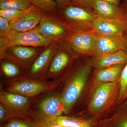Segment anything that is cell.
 Returning a JSON list of instances; mask_svg holds the SVG:
<instances>
[{
	"label": "cell",
	"instance_id": "cell-36",
	"mask_svg": "<svg viewBox=\"0 0 127 127\" xmlns=\"http://www.w3.org/2000/svg\"><path fill=\"white\" fill-rule=\"evenodd\" d=\"M124 1H127V0H124Z\"/></svg>",
	"mask_w": 127,
	"mask_h": 127
},
{
	"label": "cell",
	"instance_id": "cell-4",
	"mask_svg": "<svg viewBox=\"0 0 127 127\" xmlns=\"http://www.w3.org/2000/svg\"><path fill=\"white\" fill-rule=\"evenodd\" d=\"M36 28L44 37L59 43L64 41L73 33L61 19L58 12L50 13L43 11L40 22Z\"/></svg>",
	"mask_w": 127,
	"mask_h": 127
},
{
	"label": "cell",
	"instance_id": "cell-16",
	"mask_svg": "<svg viewBox=\"0 0 127 127\" xmlns=\"http://www.w3.org/2000/svg\"><path fill=\"white\" fill-rule=\"evenodd\" d=\"M40 109L43 120L56 118L64 112L61 98L55 96L48 97L42 101Z\"/></svg>",
	"mask_w": 127,
	"mask_h": 127
},
{
	"label": "cell",
	"instance_id": "cell-24",
	"mask_svg": "<svg viewBox=\"0 0 127 127\" xmlns=\"http://www.w3.org/2000/svg\"><path fill=\"white\" fill-rule=\"evenodd\" d=\"M1 68L3 73L8 77L15 76L20 73L16 64L7 60L2 63Z\"/></svg>",
	"mask_w": 127,
	"mask_h": 127
},
{
	"label": "cell",
	"instance_id": "cell-14",
	"mask_svg": "<svg viewBox=\"0 0 127 127\" xmlns=\"http://www.w3.org/2000/svg\"><path fill=\"white\" fill-rule=\"evenodd\" d=\"M92 66L94 68H104L120 64L126 63L127 53L123 50L103 55L93 56L91 58Z\"/></svg>",
	"mask_w": 127,
	"mask_h": 127
},
{
	"label": "cell",
	"instance_id": "cell-32",
	"mask_svg": "<svg viewBox=\"0 0 127 127\" xmlns=\"http://www.w3.org/2000/svg\"><path fill=\"white\" fill-rule=\"evenodd\" d=\"M9 116L4 107L1 104L0 106V120L1 122L5 120Z\"/></svg>",
	"mask_w": 127,
	"mask_h": 127
},
{
	"label": "cell",
	"instance_id": "cell-7",
	"mask_svg": "<svg viewBox=\"0 0 127 127\" xmlns=\"http://www.w3.org/2000/svg\"><path fill=\"white\" fill-rule=\"evenodd\" d=\"M45 47L23 46L10 47L5 52L3 59H6L24 67L32 62L33 63Z\"/></svg>",
	"mask_w": 127,
	"mask_h": 127
},
{
	"label": "cell",
	"instance_id": "cell-15",
	"mask_svg": "<svg viewBox=\"0 0 127 127\" xmlns=\"http://www.w3.org/2000/svg\"><path fill=\"white\" fill-rule=\"evenodd\" d=\"M94 13L99 17L109 19H124L122 5L113 4L102 0H96Z\"/></svg>",
	"mask_w": 127,
	"mask_h": 127
},
{
	"label": "cell",
	"instance_id": "cell-35",
	"mask_svg": "<svg viewBox=\"0 0 127 127\" xmlns=\"http://www.w3.org/2000/svg\"><path fill=\"white\" fill-rule=\"evenodd\" d=\"M104 1H106L111 4H113L118 5H120V0H102Z\"/></svg>",
	"mask_w": 127,
	"mask_h": 127
},
{
	"label": "cell",
	"instance_id": "cell-10",
	"mask_svg": "<svg viewBox=\"0 0 127 127\" xmlns=\"http://www.w3.org/2000/svg\"><path fill=\"white\" fill-rule=\"evenodd\" d=\"M117 105L109 114L96 120L95 127H127V99Z\"/></svg>",
	"mask_w": 127,
	"mask_h": 127
},
{
	"label": "cell",
	"instance_id": "cell-19",
	"mask_svg": "<svg viewBox=\"0 0 127 127\" xmlns=\"http://www.w3.org/2000/svg\"><path fill=\"white\" fill-rule=\"evenodd\" d=\"M0 100L2 103L9 108L14 110L24 109L29 103V99L26 96L5 92L1 93Z\"/></svg>",
	"mask_w": 127,
	"mask_h": 127
},
{
	"label": "cell",
	"instance_id": "cell-29",
	"mask_svg": "<svg viewBox=\"0 0 127 127\" xmlns=\"http://www.w3.org/2000/svg\"><path fill=\"white\" fill-rule=\"evenodd\" d=\"M5 127H35L33 124L20 121H13L10 122Z\"/></svg>",
	"mask_w": 127,
	"mask_h": 127
},
{
	"label": "cell",
	"instance_id": "cell-6",
	"mask_svg": "<svg viewBox=\"0 0 127 127\" xmlns=\"http://www.w3.org/2000/svg\"><path fill=\"white\" fill-rule=\"evenodd\" d=\"M93 31L96 35L123 40L124 35L127 32V21L125 19H107L97 16Z\"/></svg>",
	"mask_w": 127,
	"mask_h": 127
},
{
	"label": "cell",
	"instance_id": "cell-5",
	"mask_svg": "<svg viewBox=\"0 0 127 127\" xmlns=\"http://www.w3.org/2000/svg\"><path fill=\"white\" fill-rule=\"evenodd\" d=\"M95 32L93 30L73 32L64 41L78 56L94 55Z\"/></svg>",
	"mask_w": 127,
	"mask_h": 127
},
{
	"label": "cell",
	"instance_id": "cell-27",
	"mask_svg": "<svg viewBox=\"0 0 127 127\" xmlns=\"http://www.w3.org/2000/svg\"><path fill=\"white\" fill-rule=\"evenodd\" d=\"M95 0H71L70 4L93 11Z\"/></svg>",
	"mask_w": 127,
	"mask_h": 127
},
{
	"label": "cell",
	"instance_id": "cell-11",
	"mask_svg": "<svg viewBox=\"0 0 127 127\" xmlns=\"http://www.w3.org/2000/svg\"><path fill=\"white\" fill-rule=\"evenodd\" d=\"M78 57L64 41L59 43V47L53 57L48 70L49 74L59 73L68 65L72 60Z\"/></svg>",
	"mask_w": 127,
	"mask_h": 127
},
{
	"label": "cell",
	"instance_id": "cell-12",
	"mask_svg": "<svg viewBox=\"0 0 127 127\" xmlns=\"http://www.w3.org/2000/svg\"><path fill=\"white\" fill-rule=\"evenodd\" d=\"M59 43L54 42L45 48L31 66L30 70L31 75H37L48 71L53 58L58 49Z\"/></svg>",
	"mask_w": 127,
	"mask_h": 127
},
{
	"label": "cell",
	"instance_id": "cell-17",
	"mask_svg": "<svg viewBox=\"0 0 127 127\" xmlns=\"http://www.w3.org/2000/svg\"><path fill=\"white\" fill-rule=\"evenodd\" d=\"M126 63L120 64L104 68H95L93 79L103 82H112L119 79Z\"/></svg>",
	"mask_w": 127,
	"mask_h": 127
},
{
	"label": "cell",
	"instance_id": "cell-25",
	"mask_svg": "<svg viewBox=\"0 0 127 127\" xmlns=\"http://www.w3.org/2000/svg\"><path fill=\"white\" fill-rule=\"evenodd\" d=\"M25 11L12 8L0 9V17L4 18L10 22L21 16Z\"/></svg>",
	"mask_w": 127,
	"mask_h": 127
},
{
	"label": "cell",
	"instance_id": "cell-18",
	"mask_svg": "<svg viewBox=\"0 0 127 127\" xmlns=\"http://www.w3.org/2000/svg\"><path fill=\"white\" fill-rule=\"evenodd\" d=\"M47 85L42 83L24 82L16 83L9 88L10 92L26 96H31L39 94L48 88Z\"/></svg>",
	"mask_w": 127,
	"mask_h": 127
},
{
	"label": "cell",
	"instance_id": "cell-3",
	"mask_svg": "<svg viewBox=\"0 0 127 127\" xmlns=\"http://www.w3.org/2000/svg\"><path fill=\"white\" fill-rule=\"evenodd\" d=\"M58 12L61 19L73 32L93 30L97 17L92 11L71 4Z\"/></svg>",
	"mask_w": 127,
	"mask_h": 127
},
{
	"label": "cell",
	"instance_id": "cell-8",
	"mask_svg": "<svg viewBox=\"0 0 127 127\" xmlns=\"http://www.w3.org/2000/svg\"><path fill=\"white\" fill-rule=\"evenodd\" d=\"M9 47L15 46H23L34 47H45L54 42L43 36L36 28L24 32L12 31L8 37Z\"/></svg>",
	"mask_w": 127,
	"mask_h": 127
},
{
	"label": "cell",
	"instance_id": "cell-13",
	"mask_svg": "<svg viewBox=\"0 0 127 127\" xmlns=\"http://www.w3.org/2000/svg\"><path fill=\"white\" fill-rule=\"evenodd\" d=\"M94 47V54L93 56L108 54L119 50H124L123 40L99 35L95 33Z\"/></svg>",
	"mask_w": 127,
	"mask_h": 127
},
{
	"label": "cell",
	"instance_id": "cell-30",
	"mask_svg": "<svg viewBox=\"0 0 127 127\" xmlns=\"http://www.w3.org/2000/svg\"><path fill=\"white\" fill-rule=\"evenodd\" d=\"M36 127H62L58 124L55 119L49 120H43Z\"/></svg>",
	"mask_w": 127,
	"mask_h": 127
},
{
	"label": "cell",
	"instance_id": "cell-31",
	"mask_svg": "<svg viewBox=\"0 0 127 127\" xmlns=\"http://www.w3.org/2000/svg\"><path fill=\"white\" fill-rule=\"evenodd\" d=\"M71 0H55L57 5L58 11H60L71 4Z\"/></svg>",
	"mask_w": 127,
	"mask_h": 127
},
{
	"label": "cell",
	"instance_id": "cell-34",
	"mask_svg": "<svg viewBox=\"0 0 127 127\" xmlns=\"http://www.w3.org/2000/svg\"><path fill=\"white\" fill-rule=\"evenodd\" d=\"M124 14V19L127 21V1H124L123 4L122 5Z\"/></svg>",
	"mask_w": 127,
	"mask_h": 127
},
{
	"label": "cell",
	"instance_id": "cell-21",
	"mask_svg": "<svg viewBox=\"0 0 127 127\" xmlns=\"http://www.w3.org/2000/svg\"><path fill=\"white\" fill-rule=\"evenodd\" d=\"M32 5L30 0H0V9L12 8L26 10Z\"/></svg>",
	"mask_w": 127,
	"mask_h": 127
},
{
	"label": "cell",
	"instance_id": "cell-23",
	"mask_svg": "<svg viewBox=\"0 0 127 127\" xmlns=\"http://www.w3.org/2000/svg\"><path fill=\"white\" fill-rule=\"evenodd\" d=\"M32 4L43 11L50 13L58 12L56 2L53 0H30Z\"/></svg>",
	"mask_w": 127,
	"mask_h": 127
},
{
	"label": "cell",
	"instance_id": "cell-1",
	"mask_svg": "<svg viewBox=\"0 0 127 127\" xmlns=\"http://www.w3.org/2000/svg\"><path fill=\"white\" fill-rule=\"evenodd\" d=\"M119 88V80L103 82L93 79L88 103L89 114L99 119L111 112L117 105Z\"/></svg>",
	"mask_w": 127,
	"mask_h": 127
},
{
	"label": "cell",
	"instance_id": "cell-26",
	"mask_svg": "<svg viewBox=\"0 0 127 127\" xmlns=\"http://www.w3.org/2000/svg\"><path fill=\"white\" fill-rule=\"evenodd\" d=\"M12 31L9 22L4 18L0 17V37L8 38Z\"/></svg>",
	"mask_w": 127,
	"mask_h": 127
},
{
	"label": "cell",
	"instance_id": "cell-9",
	"mask_svg": "<svg viewBox=\"0 0 127 127\" xmlns=\"http://www.w3.org/2000/svg\"><path fill=\"white\" fill-rule=\"evenodd\" d=\"M43 11L32 5L21 16L9 22L12 31L24 32L35 28L40 22Z\"/></svg>",
	"mask_w": 127,
	"mask_h": 127
},
{
	"label": "cell",
	"instance_id": "cell-33",
	"mask_svg": "<svg viewBox=\"0 0 127 127\" xmlns=\"http://www.w3.org/2000/svg\"><path fill=\"white\" fill-rule=\"evenodd\" d=\"M123 42L124 50L127 53V32H125L123 36Z\"/></svg>",
	"mask_w": 127,
	"mask_h": 127
},
{
	"label": "cell",
	"instance_id": "cell-20",
	"mask_svg": "<svg viewBox=\"0 0 127 127\" xmlns=\"http://www.w3.org/2000/svg\"><path fill=\"white\" fill-rule=\"evenodd\" d=\"M54 119L62 127H95L96 121L67 116H60Z\"/></svg>",
	"mask_w": 127,
	"mask_h": 127
},
{
	"label": "cell",
	"instance_id": "cell-2",
	"mask_svg": "<svg viewBox=\"0 0 127 127\" xmlns=\"http://www.w3.org/2000/svg\"><path fill=\"white\" fill-rule=\"evenodd\" d=\"M92 67L91 59L75 67L72 79L61 98L64 112L69 111L79 99L86 85Z\"/></svg>",
	"mask_w": 127,
	"mask_h": 127
},
{
	"label": "cell",
	"instance_id": "cell-22",
	"mask_svg": "<svg viewBox=\"0 0 127 127\" xmlns=\"http://www.w3.org/2000/svg\"><path fill=\"white\" fill-rule=\"evenodd\" d=\"M119 88L117 105L127 99V62L119 79Z\"/></svg>",
	"mask_w": 127,
	"mask_h": 127
},
{
	"label": "cell",
	"instance_id": "cell-28",
	"mask_svg": "<svg viewBox=\"0 0 127 127\" xmlns=\"http://www.w3.org/2000/svg\"><path fill=\"white\" fill-rule=\"evenodd\" d=\"M9 47L8 38L0 37V55L1 59H3L5 52Z\"/></svg>",
	"mask_w": 127,
	"mask_h": 127
}]
</instances>
